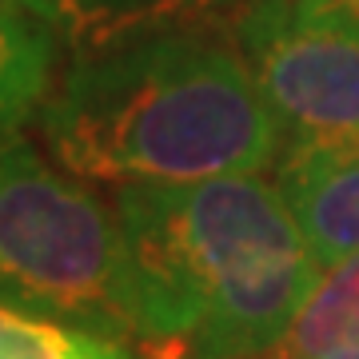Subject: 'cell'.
<instances>
[{
  "label": "cell",
  "instance_id": "obj_10",
  "mask_svg": "<svg viewBox=\"0 0 359 359\" xmlns=\"http://www.w3.org/2000/svg\"><path fill=\"white\" fill-rule=\"evenodd\" d=\"M16 4H25L28 13L44 16L48 25H60V0H16ZM56 32H60V28H56Z\"/></svg>",
  "mask_w": 359,
  "mask_h": 359
},
{
  "label": "cell",
  "instance_id": "obj_4",
  "mask_svg": "<svg viewBox=\"0 0 359 359\" xmlns=\"http://www.w3.org/2000/svg\"><path fill=\"white\" fill-rule=\"evenodd\" d=\"M264 100L283 128V152H359V25L292 0L236 28Z\"/></svg>",
  "mask_w": 359,
  "mask_h": 359
},
{
  "label": "cell",
  "instance_id": "obj_8",
  "mask_svg": "<svg viewBox=\"0 0 359 359\" xmlns=\"http://www.w3.org/2000/svg\"><path fill=\"white\" fill-rule=\"evenodd\" d=\"M339 351H359V252L320 271L268 359H323Z\"/></svg>",
  "mask_w": 359,
  "mask_h": 359
},
{
  "label": "cell",
  "instance_id": "obj_12",
  "mask_svg": "<svg viewBox=\"0 0 359 359\" xmlns=\"http://www.w3.org/2000/svg\"><path fill=\"white\" fill-rule=\"evenodd\" d=\"M323 359H359V351H339V355H323Z\"/></svg>",
  "mask_w": 359,
  "mask_h": 359
},
{
  "label": "cell",
  "instance_id": "obj_3",
  "mask_svg": "<svg viewBox=\"0 0 359 359\" xmlns=\"http://www.w3.org/2000/svg\"><path fill=\"white\" fill-rule=\"evenodd\" d=\"M0 304L140 344L116 212L25 140L0 148Z\"/></svg>",
  "mask_w": 359,
  "mask_h": 359
},
{
  "label": "cell",
  "instance_id": "obj_7",
  "mask_svg": "<svg viewBox=\"0 0 359 359\" xmlns=\"http://www.w3.org/2000/svg\"><path fill=\"white\" fill-rule=\"evenodd\" d=\"M56 72V25L0 0V148L20 140L32 116L44 112Z\"/></svg>",
  "mask_w": 359,
  "mask_h": 359
},
{
  "label": "cell",
  "instance_id": "obj_9",
  "mask_svg": "<svg viewBox=\"0 0 359 359\" xmlns=\"http://www.w3.org/2000/svg\"><path fill=\"white\" fill-rule=\"evenodd\" d=\"M0 359H144L132 344L0 304Z\"/></svg>",
  "mask_w": 359,
  "mask_h": 359
},
{
  "label": "cell",
  "instance_id": "obj_6",
  "mask_svg": "<svg viewBox=\"0 0 359 359\" xmlns=\"http://www.w3.org/2000/svg\"><path fill=\"white\" fill-rule=\"evenodd\" d=\"M276 188L320 268L359 252V152H287L276 164Z\"/></svg>",
  "mask_w": 359,
  "mask_h": 359
},
{
  "label": "cell",
  "instance_id": "obj_11",
  "mask_svg": "<svg viewBox=\"0 0 359 359\" xmlns=\"http://www.w3.org/2000/svg\"><path fill=\"white\" fill-rule=\"evenodd\" d=\"M311 4H323V8H332V13H339L359 25V0H311Z\"/></svg>",
  "mask_w": 359,
  "mask_h": 359
},
{
  "label": "cell",
  "instance_id": "obj_2",
  "mask_svg": "<svg viewBox=\"0 0 359 359\" xmlns=\"http://www.w3.org/2000/svg\"><path fill=\"white\" fill-rule=\"evenodd\" d=\"M68 176L200 184L280 164L283 128L236 44L176 28L72 60L40 112Z\"/></svg>",
  "mask_w": 359,
  "mask_h": 359
},
{
  "label": "cell",
  "instance_id": "obj_5",
  "mask_svg": "<svg viewBox=\"0 0 359 359\" xmlns=\"http://www.w3.org/2000/svg\"><path fill=\"white\" fill-rule=\"evenodd\" d=\"M280 4H292V0H60L56 28L65 32L72 60H84L116 44L152 36V32H176V28L236 36L244 20Z\"/></svg>",
  "mask_w": 359,
  "mask_h": 359
},
{
  "label": "cell",
  "instance_id": "obj_1",
  "mask_svg": "<svg viewBox=\"0 0 359 359\" xmlns=\"http://www.w3.org/2000/svg\"><path fill=\"white\" fill-rule=\"evenodd\" d=\"M140 344L164 359H259L276 351L320 280L276 184L216 176L116 188Z\"/></svg>",
  "mask_w": 359,
  "mask_h": 359
}]
</instances>
